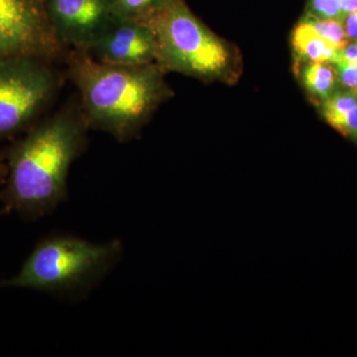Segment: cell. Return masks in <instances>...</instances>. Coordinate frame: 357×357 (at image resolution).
I'll return each instance as SVG.
<instances>
[{"instance_id": "obj_1", "label": "cell", "mask_w": 357, "mask_h": 357, "mask_svg": "<svg viewBox=\"0 0 357 357\" xmlns=\"http://www.w3.org/2000/svg\"><path fill=\"white\" fill-rule=\"evenodd\" d=\"M89 126L81 107H68L33 126L8 155L4 198L11 210L39 217L67 196L70 166L83 151Z\"/></svg>"}, {"instance_id": "obj_2", "label": "cell", "mask_w": 357, "mask_h": 357, "mask_svg": "<svg viewBox=\"0 0 357 357\" xmlns=\"http://www.w3.org/2000/svg\"><path fill=\"white\" fill-rule=\"evenodd\" d=\"M68 69L81 96L89 128L126 142L135 137L165 96L160 67L102 64L84 52L70 50Z\"/></svg>"}, {"instance_id": "obj_3", "label": "cell", "mask_w": 357, "mask_h": 357, "mask_svg": "<svg viewBox=\"0 0 357 357\" xmlns=\"http://www.w3.org/2000/svg\"><path fill=\"white\" fill-rule=\"evenodd\" d=\"M121 251L119 241L93 244L76 237H51L35 248L17 275L0 281V288L53 293L79 290L100 279Z\"/></svg>"}, {"instance_id": "obj_4", "label": "cell", "mask_w": 357, "mask_h": 357, "mask_svg": "<svg viewBox=\"0 0 357 357\" xmlns=\"http://www.w3.org/2000/svg\"><path fill=\"white\" fill-rule=\"evenodd\" d=\"M153 33L160 68L196 77L220 74L229 63V52L192 13L185 0H161L141 20Z\"/></svg>"}, {"instance_id": "obj_5", "label": "cell", "mask_w": 357, "mask_h": 357, "mask_svg": "<svg viewBox=\"0 0 357 357\" xmlns=\"http://www.w3.org/2000/svg\"><path fill=\"white\" fill-rule=\"evenodd\" d=\"M51 61L30 56L0 59V136L33 126L59 89Z\"/></svg>"}, {"instance_id": "obj_6", "label": "cell", "mask_w": 357, "mask_h": 357, "mask_svg": "<svg viewBox=\"0 0 357 357\" xmlns=\"http://www.w3.org/2000/svg\"><path fill=\"white\" fill-rule=\"evenodd\" d=\"M63 50L45 0H0V59L30 56L53 61Z\"/></svg>"}, {"instance_id": "obj_7", "label": "cell", "mask_w": 357, "mask_h": 357, "mask_svg": "<svg viewBox=\"0 0 357 357\" xmlns=\"http://www.w3.org/2000/svg\"><path fill=\"white\" fill-rule=\"evenodd\" d=\"M54 34L63 49L83 51L121 16L112 0H45Z\"/></svg>"}, {"instance_id": "obj_8", "label": "cell", "mask_w": 357, "mask_h": 357, "mask_svg": "<svg viewBox=\"0 0 357 357\" xmlns=\"http://www.w3.org/2000/svg\"><path fill=\"white\" fill-rule=\"evenodd\" d=\"M82 52L96 62L107 65L142 66L156 61L155 40L149 26L126 17L119 18Z\"/></svg>"}, {"instance_id": "obj_9", "label": "cell", "mask_w": 357, "mask_h": 357, "mask_svg": "<svg viewBox=\"0 0 357 357\" xmlns=\"http://www.w3.org/2000/svg\"><path fill=\"white\" fill-rule=\"evenodd\" d=\"M324 115L340 132L357 136V98L354 93H337L326 98Z\"/></svg>"}, {"instance_id": "obj_10", "label": "cell", "mask_w": 357, "mask_h": 357, "mask_svg": "<svg viewBox=\"0 0 357 357\" xmlns=\"http://www.w3.org/2000/svg\"><path fill=\"white\" fill-rule=\"evenodd\" d=\"M294 48L302 58L311 62L333 63L337 49L321 38L306 21L295 29L293 39Z\"/></svg>"}, {"instance_id": "obj_11", "label": "cell", "mask_w": 357, "mask_h": 357, "mask_svg": "<svg viewBox=\"0 0 357 357\" xmlns=\"http://www.w3.org/2000/svg\"><path fill=\"white\" fill-rule=\"evenodd\" d=\"M305 86L314 95L326 98L335 84V73L326 63L312 62L303 72Z\"/></svg>"}, {"instance_id": "obj_12", "label": "cell", "mask_w": 357, "mask_h": 357, "mask_svg": "<svg viewBox=\"0 0 357 357\" xmlns=\"http://www.w3.org/2000/svg\"><path fill=\"white\" fill-rule=\"evenodd\" d=\"M304 21H306L321 38L325 39L337 50L344 48L349 44L344 27L340 21L321 20L314 15L307 17Z\"/></svg>"}, {"instance_id": "obj_13", "label": "cell", "mask_w": 357, "mask_h": 357, "mask_svg": "<svg viewBox=\"0 0 357 357\" xmlns=\"http://www.w3.org/2000/svg\"><path fill=\"white\" fill-rule=\"evenodd\" d=\"M121 17L143 20L154 10L161 0H112Z\"/></svg>"}, {"instance_id": "obj_14", "label": "cell", "mask_w": 357, "mask_h": 357, "mask_svg": "<svg viewBox=\"0 0 357 357\" xmlns=\"http://www.w3.org/2000/svg\"><path fill=\"white\" fill-rule=\"evenodd\" d=\"M311 9L314 16L321 20H344L342 0H311Z\"/></svg>"}, {"instance_id": "obj_15", "label": "cell", "mask_w": 357, "mask_h": 357, "mask_svg": "<svg viewBox=\"0 0 357 357\" xmlns=\"http://www.w3.org/2000/svg\"><path fill=\"white\" fill-rule=\"evenodd\" d=\"M333 64L335 66H354L357 64V43L347 44L337 51Z\"/></svg>"}, {"instance_id": "obj_16", "label": "cell", "mask_w": 357, "mask_h": 357, "mask_svg": "<svg viewBox=\"0 0 357 357\" xmlns=\"http://www.w3.org/2000/svg\"><path fill=\"white\" fill-rule=\"evenodd\" d=\"M342 84L357 93V70L354 66H337Z\"/></svg>"}, {"instance_id": "obj_17", "label": "cell", "mask_w": 357, "mask_h": 357, "mask_svg": "<svg viewBox=\"0 0 357 357\" xmlns=\"http://www.w3.org/2000/svg\"><path fill=\"white\" fill-rule=\"evenodd\" d=\"M344 30L347 38L357 39V11L349 13L345 17Z\"/></svg>"}, {"instance_id": "obj_18", "label": "cell", "mask_w": 357, "mask_h": 357, "mask_svg": "<svg viewBox=\"0 0 357 357\" xmlns=\"http://www.w3.org/2000/svg\"><path fill=\"white\" fill-rule=\"evenodd\" d=\"M357 11V0H342V13L344 20L349 13Z\"/></svg>"}, {"instance_id": "obj_19", "label": "cell", "mask_w": 357, "mask_h": 357, "mask_svg": "<svg viewBox=\"0 0 357 357\" xmlns=\"http://www.w3.org/2000/svg\"><path fill=\"white\" fill-rule=\"evenodd\" d=\"M0 174H1V166H0Z\"/></svg>"}, {"instance_id": "obj_20", "label": "cell", "mask_w": 357, "mask_h": 357, "mask_svg": "<svg viewBox=\"0 0 357 357\" xmlns=\"http://www.w3.org/2000/svg\"><path fill=\"white\" fill-rule=\"evenodd\" d=\"M354 67H356V69L357 70V64L354 65Z\"/></svg>"}]
</instances>
